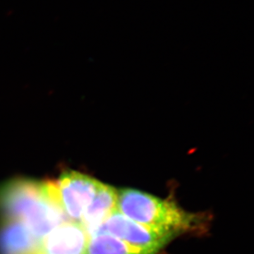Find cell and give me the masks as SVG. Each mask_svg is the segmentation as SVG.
Listing matches in <instances>:
<instances>
[{"mask_svg":"<svg viewBox=\"0 0 254 254\" xmlns=\"http://www.w3.org/2000/svg\"><path fill=\"white\" fill-rule=\"evenodd\" d=\"M0 212L4 220H15L41 240L70 221L63 210L56 183L14 180L0 188Z\"/></svg>","mask_w":254,"mask_h":254,"instance_id":"6da1fadb","label":"cell"},{"mask_svg":"<svg viewBox=\"0 0 254 254\" xmlns=\"http://www.w3.org/2000/svg\"><path fill=\"white\" fill-rule=\"evenodd\" d=\"M117 210L137 223L175 235L201 229L203 224L201 216L173 201L130 189L119 191Z\"/></svg>","mask_w":254,"mask_h":254,"instance_id":"7a4b0ae2","label":"cell"},{"mask_svg":"<svg viewBox=\"0 0 254 254\" xmlns=\"http://www.w3.org/2000/svg\"><path fill=\"white\" fill-rule=\"evenodd\" d=\"M100 183L76 171L64 172L56 181L60 204L70 221L80 222L96 196Z\"/></svg>","mask_w":254,"mask_h":254,"instance_id":"3957f363","label":"cell"},{"mask_svg":"<svg viewBox=\"0 0 254 254\" xmlns=\"http://www.w3.org/2000/svg\"><path fill=\"white\" fill-rule=\"evenodd\" d=\"M100 230L106 231L132 246L155 254L162 250L176 236L137 223L118 210L111 214Z\"/></svg>","mask_w":254,"mask_h":254,"instance_id":"277c9868","label":"cell"},{"mask_svg":"<svg viewBox=\"0 0 254 254\" xmlns=\"http://www.w3.org/2000/svg\"><path fill=\"white\" fill-rule=\"evenodd\" d=\"M87 239L79 222L67 221L41 239L38 254H83Z\"/></svg>","mask_w":254,"mask_h":254,"instance_id":"5b68a950","label":"cell"},{"mask_svg":"<svg viewBox=\"0 0 254 254\" xmlns=\"http://www.w3.org/2000/svg\"><path fill=\"white\" fill-rule=\"evenodd\" d=\"M118 195L119 191L113 186L100 183L96 196L79 222L88 237L98 232L111 214L117 211Z\"/></svg>","mask_w":254,"mask_h":254,"instance_id":"8992f818","label":"cell"},{"mask_svg":"<svg viewBox=\"0 0 254 254\" xmlns=\"http://www.w3.org/2000/svg\"><path fill=\"white\" fill-rule=\"evenodd\" d=\"M40 243L21 221L4 220L0 226V254H37Z\"/></svg>","mask_w":254,"mask_h":254,"instance_id":"52a82bcc","label":"cell"},{"mask_svg":"<svg viewBox=\"0 0 254 254\" xmlns=\"http://www.w3.org/2000/svg\"><path fill=\"white\" fill-rule=\"evenodd\" d=\"M83 254H156L132 246L106 231L100 230L89 236Z\"/></svg>","mask_w":254,"mask_h":254,"instance_id":"ba28073f","label":"cell"},{"mask_svg":"<svg viewBox=\"0 0 254 254\" xmlns=\"http://www.w3.org/2000/svg\"><path fill=\"white\" fill-rule=\"evenodd\" d=\"M37 254H38V253H37Z\"/></svg>","mask_w":254,"mask_h":254,"instance_id":"9c48e42d","label":"cell"}]
</instances>
